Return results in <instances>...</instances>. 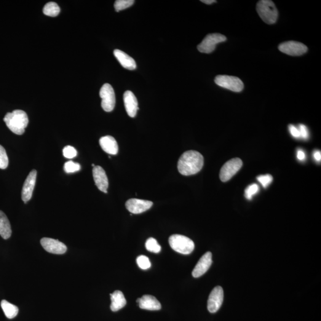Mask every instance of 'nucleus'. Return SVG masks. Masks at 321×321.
<instances>
[{
    "label": "nucleus",
    "mask_w": 321,
    "mask_h": 321,
    "mask_svg": "<svg viewBox=\"0 0 321 321\" xmlns=\"http://www.w3.org/2000/svg\"><path fill=\"white\" fill-rule=\"evenodd\" d=\"M215 82L219 87L235 92H242L244 88L243 82L237 77L219 75L215 77Z\"/></svg>",
    "instance_id": "nucleus-5"
},
{
    "label": "nucleus",
    "mask_w": 321,
    "mask_h": 321,
    "mask_svg": "<svg viewBox=\"0 0 321 321\" xmlns=\"http://www.w3.org/2000/svg\"><path fill=\"white\" fill-rule=\"evenodd\" d=\"M153 205V202L149 200L138 199H130L125 203V207L130 213L139 214L145 212Z\"/></svg>",
    "instance_id": "nucleus-12"
},
{
    "label": "nucleus",
    "mask_w": 321,
    "mask_h": 321,
    "mask_svg": "<svg viewBox=\"0 0 321 321\" xmlns=\"http://www.w3.org/2000/svg\"><path fill=\"white\" fill-rule=\"evenodd\" d=\"M259 187L258 184H251L245 190V196L246 199L251 200L254 195L259 192Z\"/></svg>",
    "instance_id": "nucleus-29"
},
{
    "label": "nucleus",
    "mask_w": 321,
    "mask_h": 321,
    "mask_svg": "<svg viewBox=\"0 0 321 321\" xmlns=\"http://www.w3.org/2000/svg\"><path fill=\"white\" fill-rule=\"evenodd\" d=\"M257 180L260 183L264 188H267L272 183L273 178L271 175H261L257 178Z\"/></svg>",
    "instance_id": "nucleus-31"
},
{
    "label": "nucleus",
    "mask_w": 321,
    "mask_h": 321,
    "mask_svg": "<svg viewBox=\"0 0 321 321\" xmlns=\"http://www.w3.org/2000/svg\"><path fill=\"white\" fill-rule=\"evenodd\" d=\"M12 232L9 219L2 211H0V235L4 239H8L12 235Z\"/></svg>",
    "instance_id": "nucleus-21"
},
{
    "label": "nucleus",
    "mask_w": 321,
    "mask_h": 321,
    "mask_svg": "<svg viewBox=\"0 0 321 321\" xmlns=\"http://www.w3.org/2000/svg\"><path fill=\"white\" fill-rule=\"evenodd\" d=\"M201 2L207 4H211L214 3V2H216V1H215V0H201Z\"/></svg>",
    "instance_id": "nucleus-36"
},
{
    "label": "nucleus",
    "mask_w": 321,
    "mask_h": 321,
    "mask_svg": "<svg viewBox=\"0 0 321 321\" xmlns=\"http://www.w3.org/2000/svg\"><path fill=\"white\" fill-rule=\"evenodd\" d=\"M36 170H32L24 183L22 191H21V199L25 203L32 198L35 186H36Z\"/></svg>",
    "instance_id": "nucleus-13"
},
{
    "label": "nucleus",
    "mask_w": 321,
    "mask_h": 321,
    "mask_svg": "<svg viewBox=\"0 0 321 321\" xmlns=\"http://www.w3.org/2000/svg\"><path fill=\"white\" fill-rule=\"evenodd\" d=\"M92 173L95 185L100 191L107 194V189L108 187V179L105 170L100 166L98 165L93 167Z\"/></svg>",
    "instance_id": "nucleus-15"
},
{
    "label": "nucleus",
    "mask_w": 321,
    "mask_h": 321,
    "mask_svg": "<svg viewBox=\"0 0 321 321\" xmlns=\"http://www.w3.org/2000/svg\"><path fill=\"white\" fill-rule=\"evenodd\" d=\"M101 148L106 153L110 155H116L119 152V146L116 139L112 136H106L100 139Z\"/></svg>",
    "instance_id": "nucleus-17"
},
{
    "label": "nucleus",
    "mask_w": 321,
    "mask_h": 321,
    "mask_svg": "<svg viewBox=\"0 0 321 321\" xmlns=\"http://www.w3.org/2000/svg\"><path fill=\"white\" fill-rule=\"evenodd\" d=\"M281 52L291 56H300L304 54L307 51L306 45L302 43L290 41L282 43L278 47Z\"/></svg>",
    "instance_id": "nucleus-9"
},
{
    "label": "nucleus",
    "mask_w": 321,
    "mask_h": 321,
    "mask_svg": "<svg viewBox=\"0 0 321 321\" xmlns=\"http://www.w3.org/2000/svg\"><path fill=\"white\" fill-rule=\"evenodd\" d=\"M64 169L66 173H73L80 170V165L78 163L69 160L64 164Z\"/></svg>",
    "instance_id": "nucleus-28"
},
{
    "label": "nucleus",
    "mask_w": 321,
    "mask_h": 321,
    "mask_svg": "<svg viewBox=\"0 0 321 321\" xmlns=\"http://www.w3.org/2000/svg\"><path fill=\"white\" fill-rule=\"evenodd\" d=\"M169 244L174 250L183 255H189L195 249L194 242L189 237L183 235H171Z\"/></svg>",
    "instance_id": "nucleus-4"
},
{
    "label": "nucleus",
    "mask_w": 321,
    "mask_h": 321,
    "mask_svg": "<svg viewBox=\"0 0 321 321\" xmlns=\"http://www.w3.org/2000/svg\"><path fill=\"white\" fill-rule=\"evenodd\" d=\"M289 131L291 135L295 138H301V135H300V132L299 128H297L296 126H294L293 125H289Z\"/></svg>",
    "instance_id": "nucleus-33"
},
{
    "label": "nucleus",
    "mask_w": 321,
    "mask_h": 321,
    "mask_svg": "<svg viewBox=\"0 0 321 321\" xmlns=\"http://www.w3.org/2000/svg\"><path fill=\"white\" fill-rule=\"evenodd\" d=\"M63 152L64 157L69 159H72L76 157L77 154L76 149L71 146L64 147Z\"/></svg>",
    "instance_id": "nucleus-30"
},
{
    "label": "nucleus",
    "mask_w": 321,
    "mask_h": 321,
    "mask_svg": "<svg viewBox=\"0 0 321 321\" xmlns=\"http://www.w3.org/2000/svg\"><path fill=\"white\" fill-rule=\"evenodd\" d=\"M60 12V8L54 2H49L45 5L43 9V13L45 15L50 17H56Z\"/></svg>",
    "instance_id": "nucleus-23"
},
{
    "label": "nucleus",
    "mask_w": 321,
    "mask_h": 321,
    "mask_svg": "<svg viewBox=\"0 0 321 321\" xmlns=\"http://www.w3.org/2000/svg\"><path fill=\"white\" fill-rule=\"evenodd\" d=\"M243 165L242 160L240 159H233L225 163L219 173V178L223 182H226L231 179Z\"/></svg>",
    "instance_id": "nucleus-8"
},
{
    "label": "nucleus",
    "mask_w": 321,
    "mask_h": 321,
    "mask_svg": "<svg viewBox=\"0 0 321 321\" xmlns=\"http://www.w3.org/2000/svg\"><path fill=\"white\" fill-rule=\"evenodd\" d=\"M92 167H95V164H92Z\"/></svg>",
    "instance_id": "nucleus-37"
},
{
    "label": "nucleus",
    "mask_w": 321,
    "mask_h": 321,
    "mask_svg": "<svg viewBox=\"0 0 321 321\" xmlns=\"http://www.w3.org/2000/svg\"><path fill=\"white\" fill-rule=\"evenodd\" d=\"M4 122L13 133L21 135L25 133V128L28 126L29 119L25 111L16 109L8 112L4 118Z\"/></svg>",
    "instance_id": "nucleus-2"
},
{
    "label": "nucleus",
    "mask_w": 321,
    "mask_h": 321,
    "mask_svg": "<svg viewBox=\"0 0 321 321\" xmlns=\"http://www.w3.org/2000/svg\"><path fill=\"white\" fill-rule=\"evenodd\" d=\"M298 128L300 132V135H301V138L304 139H307L309 138V131L308 129H307L306 125H299Z\"/></svg>",
    "instance_id": "nucleus-32"
},
{
    "label": "nucleus",
    "mask_w": 321,
    "mask_h": 321,
    "mask_svg": "<svg viewBox=\"0 0 321 321\" xmlns=\"http://www.w3.org/2000/svg\"><path fill=\"white\" fill-rule=\"evenodd\" d=\"M297 157L299 160H302L305 159L306 158V155H305L304 152L302 150H299L298 151V154H297Z\"/></svg>",
    "instance_id": "nucleus-34"
},
{
    "label": "nucleus",
    "mask_w": 321,
    "mask_h": 321,
    "mask_svg": "<svg viewBox=\"0 0 321 321\" xmlns=\"http://www.w3.org/2000/svg\"><path fill=\"white\" fill-rule=\"evenodd\" d=\"M136 262L140 268L146 270L150 268L151 267V262H150L148 257L144 255H141L136 259Z\"/></svg>",
    "instance_id": "nucleus-26"
},
{
    "label": "nucleus",
    "mask_w": 321,
    "mask_h": 321,
    "mask_svg": "<svg viewBox=\"0 0 321 321\" xmlns=\"http://www.w3.org/2000/svg\"><path fill=\"white\" fill-rule=\"evenodd\" d=\"M138 304L142 309L159 310L161 309L160 302L154 296L147 294L142 297Z\"/></svg>",
    "instance_id": "nucleus-18"
},
{
    "label": "nucleus",
    "mask_w": 321,
    "mask_h": 321,
    "mask_svg": "<svg viewBox=\"0 0 321 321\" xmlns=\"http://www.w3.org/2000/svg\"><path fill=\"white\" fill-rule=\"evenodd\" d=\"M8 165H9V159L6 151L4 147L0 145V169L4 170Z\"/></svg>",
    "instance_id": "nucleus-27"
},
{
    "label": "nucleus",
    "mask_w": 321,
    "mask_h": 321,
    "mask_svg": "<svg viewBox=\"0 0 321 321\" xmlns=\"http://www.w3.org/2000/svg\"><path fill=\"white\" fill-rule=\"evenodd\" d=\"M111 304L110 308L112 311L117 312L124 307L126 304V300L121 291L116 290L110 294Z\"/></svg>",
    "instance_id": "nucleus-20"
},
{
    "label": "nucleus",
    "mask_w": 321,
    "mask_h": 321,
    "mask_svg": "<svg viewBox=\"0 0 321 321\" xmlns=\"http://www.w3.org/2000/svg\"><path fill=\"white\" fill-rule=\"evenodd\" d=\"M224 300V291L220 286L213 289L209 296L208 310L211 313H215L220 308Z\"/></svg>",
    "instance_id": "nucleus-10"
},
{
    "label": "nucleus",
    "mask_w": 321,
    "mask_h": 321,
    "mask_svg": "<svg viewBox=\"0 0 321 321\" xmlns=\"http://www.w3.org/2000/svg\"><path fill=\"white\" fill-rule=\"evenodd\" d=\"M212 256V253L210 251H208L201 257L193 270V277H200L207 272L213 263Z\"/></svg>",
    "instance_id": "nucleus-14"
},
{
    "label": "nucleus",
    "mask_w": 321,
    "mask_h": 321,
    "mask_svg": "<svg viewBox=\"0 0 321 321\" xmlns=\"http://www.w3.org/2000/svg\"><path fill=\"white\" fill-rule=\"evenodd\" d=\"M1 306L4 313L5 317L9 319H13L18 315V307L15 305L9 303V302L3 300L1 302Z\"/></svg>",
    "instance_id": "nucleus-22"
},
{
    "label": "nucleus",
    "mask_w": 321,
    "mask_h": 321,
    "mask_svg": "<svg viewBox=\"0 0 321 321\" xmlns=\"http://www.w3.org/2000/svg\"><path fill=\"white\" fill-rule=\"evenodd\" d=\"M100 96L102 99L101 107L104 111L111 112L116 105V95L112 86L105 84L101 88Z\"/></svg>",
    "instance_id": "nucleus-6"
},
{
    "label": "nucleus",
    "mask_w": 321,
    "mask_h": 321,
    "mask_svg": "<svg viewBox=\"0 0 321 321\" xmlns=\"http://www.w3.org/2000/svg\"><path fill=\"white\" fill-rule=\"evenodd\" d=\"M256 10L261 19L265 23L272 25L276 22L278 18V10L272 1L261 0L256 5Z\"/></svg>",
    "instance_id": "nucleus-3"
},
{
    "label": "nucleus",
    "mask_w": 321,
    "mask_h": 321,
    "mask_svg": "<svg viewBox=\"0 0 321 321\" xmlns=\"http://www.w3.org/2000/svg\"><path fill=\"white\" fill-rule=\"evenodd\" d=\"M204 164V160L199 152L191 150L181 155L178 163V168L181 175L188 176L199 173Z\"/></svg>",
    "instance_id": "nucleus-1"
},
{
    "label": "nucleus",
    "mask_w": 321,
    "mask_h": 321,
    "mask_svg": "<svg viewBox=\"0 0 321 321\" xmlns=\"http://www.w3.org/2000/svg\"><path fill=\"white\" fill-rule=\"evenodd\" d=\"M135 1L134 0H117L114 3V8L116 12L127 9L132 6Z\"/></svg>",
    "instance_id": "nucleus-25"
},
{
    "label": "nucleus",
    "mask_w": 321,
    "mask_h": 321,
    "mask_svg": "<svg viewBox=\"0 0 321 321\" xmlns=\"http://www.w3.org/2000/svg\"><path fill=\"white\" fill-rule=\"evenodd\" d=\"M314 157L316 160L318 162L321 161V153L319 151H317L314 152Z\"/></svg>",
    "instance_id": "nucleus-35"
},
{
    "label": "nucleus",
    "mask_w": 321,
    "mask_h": 321,
    "mask_svg": "<svg viewBox=\"0 0 321 321\" xmlns=\"http://www.w3.org/2000/svg\"><path fill=\"white\" fill-rule=\"evenodd\" d=\"M145 247L148 251L156 253H159L161 250V247L158 243L157 240L152 237H150L146 240Z\"/></svg>",
    "instance_id": "nucleus-24"
},
{
    "label": "nucleus",
    "mask_w": 321,
    "mask_h": 321,
    "mask_svg": "<svg viewBox=\"0 0 321 321\" xmlns=\"http://www.w3.org/2000/svg\"><path fill=\"white\" fill-rule=\"evenodd\" d=\"M41 244L45 250L51 253L62 255L67 251L66 246L64 243L51 238H42Z\"/></svg>",
    "instance_id": "nucleus-11"
},
{
    "label": "nucleus",
    "mask_w": 321,
    "mask_h": 321,
    "mask_svg": "<svg viewBox=\"0 0 321 321\" xmlns=\"http://www.w3.org/2000/svg\"><path fill=\"white\" fill-rule=\"evenodd\" d=\"M226 37L220 34H209L202 42L198 45L197 50L200 53H211L215 50L216 45L226 41Z\"/></svg>",
    "instance_id": "nucleus-7"
},
{
    "label": "nucleus",
    "mask_w": 321,
    "mask_h": 321,
    "mask_svg": "<svg viewBox=\"0 0 321 321\" xmlns=\"http://www.w3.org/2000/svg\"><path fill=\"white\" fill-rule=\"evenodd\" d=\"M125 110L130 117H135L139 109L137 98L130 90L125 91L123 95Z\"/></svg>",
    "instance_id": "nucleus-16"
},
{
    "label": "nucleus",
    "mask_w": 321,
    "mask_h": 321,
    "mask_svg": "<svg viewBox=\"0 0 321 321\" xmlns=\"http://www.w3.org/2000/svg\"><path fill=\"white\" fill-rule=\"evenodd\" d=\"M114 55L123 68L133 71L136 68V63L132 57L120 50H115Z\"/></svg>",
    "instance_id": "nucleus-19"
}]
</instances>
